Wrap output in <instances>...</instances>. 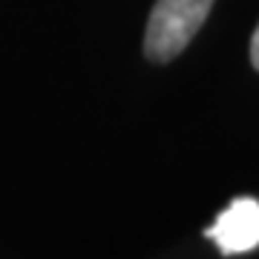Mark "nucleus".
Wrapping results in <instances>:
<instances>
[{"label":"nucleus","instance_id":"1","mask_svg":"<svg viewBox=\"0 0 259 259\" xmlns=\"http://www.w3.org/2000/svg\"><path fill=\"white\" fill-rule=\"evenodd\" d=\"M213 9V0H156L144 32V55L167 64L185 52Z\"/></svg>","mask_w":259,"mask_h":259},{"label":"nucleus","instance_id":"2","mask_svg":"<svg viewBox=\"0 0 259 259\" xmlns=\"http://www.w3.org/2000/svg\"><path fill=\"white\" fill-rule=\"evenodd\" d=\"M207 239L216 242V248L225 256L233 253H248L259 245V202L256 199H233L225 207L216 222L204 231Z\"/></svg>","mask_w":259,"mask_h":259},{"label":"nucleus","instance_id":"3","mask_svg":"<svg viewBox=\"0 0 259 259\" xmlns=\"http://www.w3.org/2000/svg\"><path fill=\"white\" fill-rule=\"evenodd\" d=\"M250 64H253V69L259 72V23H256V29H253V37H250Z\"/></svg>","mask_w":259,"mask_h":259}]
</instances>
